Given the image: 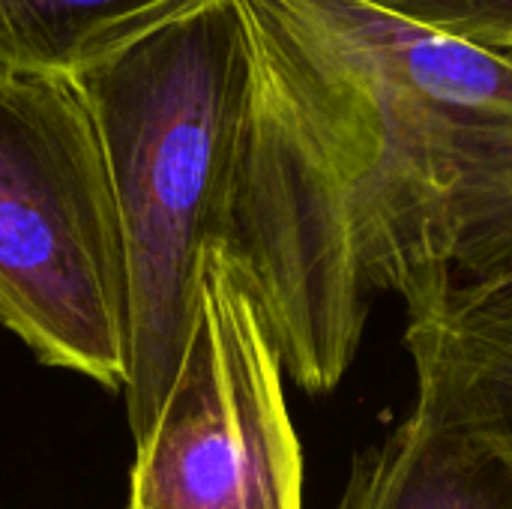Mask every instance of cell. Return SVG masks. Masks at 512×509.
Segmentation results:
<instances>
[{
    "instance_id": "cell-1",
    "label": "cell",
    "mask_w": 512,
    "mask_h": 509,
    "mask_svg": "<svg viewBox=\"0 0 512 509\" xmlns=\"http://www.w3.org/2000/svg\"><path fill=\"white\" fill-rule=\"evenodd\" d=\"M249 87L222 252L282 372L348 375L405 315L512 273V48L366 0H237Z\"/></svg>"
},
{
    "instance_id": "cell-2",
    "label": "cell",
    "mask_w": 512,
    "mask_h": 509,
    "mask_svg": "<svg viewBox=\"0 0 512 509\" xmlns=\"http://www.w3.org/2000/svg\"><path fill=\"white\" fill-rule=\"evenodd\" d=\"M99 138L126 276V414L138 441L192 342L222 249L249 87L237 0H219L69 81Z\"/></svg>"
},
{
    "instance_id": "cell-3",
    "label": "cell",
    "mask_w": 512,
    "mask_h": 509,
    "mask_svg": "<svg viewBox=\"0 0 512 509\" xmlns=\"http://www.w3.org/2000/svg\"><path fill=\"white\" fill-rule=\"evenodd\" d=\"M0 324L42 366L126 387V276L93 120L69 81L0 69Z\"/></svg>"
},
{
    "instance_id": "cell-4",
    "label": "cell",
    "mask_w": 512,
    "mask_h": 509,
    "mask_svg": "<svg viewBox=\"0 0 512 509\" xmlns=\"http://www.w3.org/2000/svg\"><path fill=\"white\" fill-rule=\"evenodd\" d=\"M279 354L222 249L153 426L135 441L129 509H303V450Z\"/></svg>"
},
{
    "instance_id": "cell-5",
    "label": "cell",
    "mask_w": 512,
    "mask_h": 509,
    "mask_svg": "<svg viewBox=\"0 0 512 509\" xmlns=\"http://www.w3.org/2000/svg\"><path fill=\"white\" fill-rule=\"evenodd\" d=\"M414 405L462 423L512 456V273L408 318Z\"/></svg>"
},
{
    "instance_id": "cell-6",
    "label": "cell",
    "mask_w": 512,
    "mask_h": 509,
    "mask_svg": "<svg viewBox=\"0 0 512 509\" xmlns=\"http://www.w3.org/2000/svg\"><path fill=\"white\" fill-rule=\"evenodd\" d=\"M336 509H512V456L420 405L354 456Z\"/></svg>"
},
{
    "instance_id": "cell-7",
    "label": "cell",
    "mask_w": 512,
    "mask_h": 509,
    "mask_svg": "<svg viewBox=\"0 0 512 509\" xmlns=\"http://www.w3.org/2000/svg\"><path fill=\"white\" fill-rule=\"evenodd\" d=\"M219 0H0V69L75 81Z\"/></svg>"
},
{
    "instance_id": "cell-8",
    "label": "cell",
    "mask_w": 512,
    "mask_h": 509,
    "mask_svg": "<svg viewBox=\"0 0 512 509\" xmlns=\"http://www.w3.org/2000/svg\"><path fill=\"white\" fill-rule=\"evenodd\" d=\"M399 18L429 30L480 42L504 45L512 33V0H366Z\"/></svg>"
},
{
    "instance_id": "cell-9",
    "label": "cell",
    "mask_w": 512,
    "mask_h": 509,
    "mask_svg": "<svg viewBox=\"0 0 512 509\" xmlns=\"http://www.w3.org/2000/svg\"><path fill=\"white\" fill-rule=\"evenodd\" d=\"M504 45H507V48H512V33H510V39H507V42H504Z\"/></svg>"
}]
</instances>
